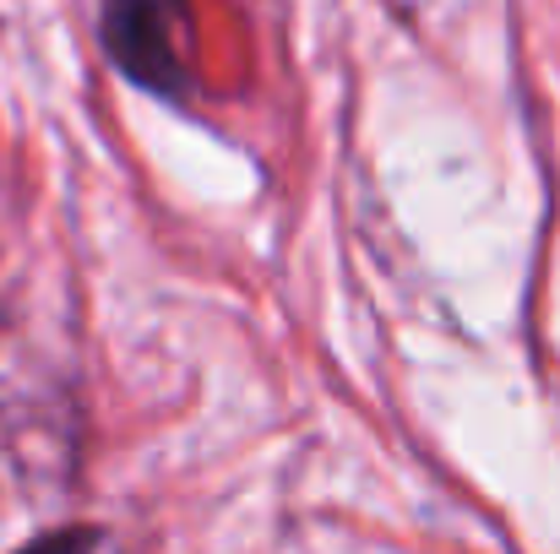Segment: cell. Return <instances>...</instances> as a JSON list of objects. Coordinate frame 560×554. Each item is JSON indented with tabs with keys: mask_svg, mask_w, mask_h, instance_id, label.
Listing matches in <instances>:
<instances>
[{
	"mask_svg": "<svg viewBox=\"0 0 560 554\" xmlns=\"http://www.w3.org/2000/svg\"><path fill=\"white\" fill-rule=\"evenodd\" d=\"M186 0H104V44L153 93H186Z\"/></svg>",
	"mask_w": 560,
	"mask_h": 554,
	"instance_id": "cell-1",
	"label": "cell"
},
{
	"mask_svg": "<svg viewBox=\"0 0 560 554\" xmlns=\"http://www.w3.org/2000/svg\"><path fill=\"white\" fill-rule=\"evenodd\" d=\"M22 554H93V533H55V539H38Z\"/></svg>",
	"mask_w": 560,
	"mask_h": 554,
	"instance_id": "cell-2",
	"label": "cell"
}]
</instances>
